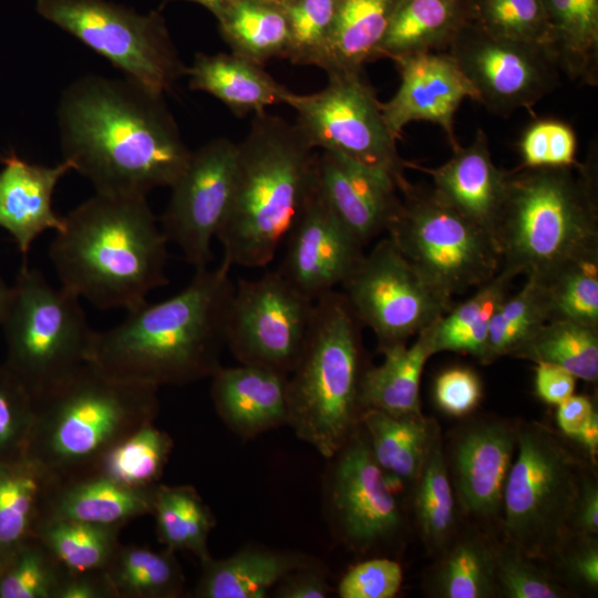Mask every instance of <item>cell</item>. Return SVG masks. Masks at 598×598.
<instances>
[{
  "label": "cell",
  "mask_w": 598,
  "mask_h": 598,
  "mask_svg": "<svg viewBox=\"0 0 598 598\" xmlns=\"http://www.w3.org/2000/svg\"><path fill=\"white\" fill-rule=\"evenodd\" d=\"M421 169L432 177L433 190L445 204L494 237L508 171L494 164L483 130L467 146L453 147L443 165Z\"/></svg>",
  "instance_id": "7402d4cb"
},
{
  "label": "cell",
  "mask_w": 598,
  "mask_h": 598,
  "mask_svg": "<svg viewBox=\"0 0 598 598\" xmlns=\"http://www.w3.org/2000/svg\"><path fill=\"white\" fill-rule=\"evenodd\" d=\"M547 320L542 283L527 277L520 290L507 296L494 313L482 362L512 355Z\"/></svg>",
  "instance_id": "ee69618b"
},
{
  "label": "cell",
  "mask_w": 598,
  "mask_h": 598,
  "mask_svg": "<svg viewBox=\"0 0 598 598\" xmlns=\"http://www.w3.org/2000/svg\"><path fill=\"white\" fill-rule=\"evenodd\" d=\"M518 150L520 167H568L578 162L574 128L557 118H539L523 132Z\"/></svg>",
  "instance_id": "f907efd6"
},
{
  "label": "cell",
  "mask_w": 598,
  "mask_h": 598,
  "mask_svg": "<svg viewBox=\"0 0 598 598\" xmlns=\"http://www.w3.org/2000/svg\"><path fill=\"white\" fill-rule=\"evenodd\" d=\"M156 485L130 488L95 473L54 480L40 522L65 519L123 527L132 519L152 514Z\"/></svg>",
  "instance_id": "d4e9b609"
},
{
  "label": "cell",
  "mask_w": 598,
  "mask_h": 598,
  "mask_svg": "<svg viewBox=\"0 0 598 598\" xmlns=\"http://www.w3.org/2000/svg\"><path fill=\"white\" fill-rule=\"evenodd\" d=\"M54 598H115V594L104 570H66Z\"/></svg>",
  "instance_id": "11a10c76"
},
{
  "label": "cell",
  "mask_w": 598,
  "mask_h": 598,
  "mask_svg": "<svg viewBox=\"0 0 598 598\" xmlns=\"http://www.w3.org/2000/svg\"><path fill=\"white\" fill-rule=\"evenodd\" d=\"M315 301L278 271L240 279L234 288L226 344L243 364L289 374L308 339Z\"/></svg>",
  "instance_id": "5bb4252c"
},
{
  "label": "cell",
  "mask_w": 598,
  "mask_h": 598,
  "mask_svg": "<svg viewBox=\"0 0 598 598\" xmlns=\"http://www.w3.org/2000/svg\"><path fill=\"white\" fill-rule=\"evenodd\" d=\"M431 587L443 598L496 596L494 549L474 536L458 539L436 565Z\"/></svg>",
  "instance_id": "b9f144b4"
},
{
  "label": "cell",
  "mask_w": 598,
  "mask_h": 598,
  "mask_svg": "<svg viewBox=\"0 0 598 598\" xmlns=\"http://www.w3.org/2000/svg\"><path fill=\"white\" fill-rule=\"evenodd\" d=\"M400 0H339L333 30L317 68L362 69L374 60Z\"/></svg>",
  "instance_id": "d6a6232c"
},
{
  "label": "cell",
  "mask_w": 598,
  "mask_h": 598,
  "mask_svg": "<svg viewBox=\"0 0 598 598\" xmlns=\"http://www.w3.org/2000/svg\"><path fill=\"white\" fill-rule=\"evenodd\" d=\"M569 532L582 537H594L598 533V487L596 482L585 473L581 475Z\"/></svg>",
  "instance_id": "9f6ffc18"
},
{
  "label": "cell",
  "mask_w": 598,
  "mask_h": 598,
  "mask_svg": "<svg viewBox=\"0 0 598 598\" xmlns=\"http://www.w3.org/2000/svg\"><path fill=\"white\" fill-rule=\"evenodd\" d=\"M330 588L324 571L311 561L287 574L278 584L279 598H326Z\"/></svg>",
  "instance_id": "db71d44e"
},
{
  "label": "cell",
  "mask_w": 598,
  "mask_h": 598,
  "mask_svg": "<svg viewBox=\"0 0 598 598\" xmlns=\"http://www.w3.org/2000/svg\"><path fill=\"white\" fill-rule=\"evenodd\" d=\"M1 565H2V563H1V560H0V568H1Z\"/></svg>",
  "instance_id": "e7e4bbea"
},
{
  "label": "cell",
  "mask_w": 598,
  "mask_h": 598,
  "mask_svg": "<svg viewBox=\"0 0 598 598\" xmlns=\"http://www.w3.org/2000/svg\"><path fill=\"white\" fill-rule=\"evenodd\" d=\"M574 440L577 441L584 447V450L589 454L592 461L596 460V455L598 452V414L597 412L592 414L589 422L581 430V432L574 437Z\"/></svg>",
  "instance_id": "94428289"
},
{
  "label": "cell",
  "mask_w": 598,
  "mask_h": 598,
  "mask_svg": "<svg viewBox=\"0 0 598 598\" xmlns=\"http://www.w3.org/2000/svg\"><path fill=\"white\" fill-rule=\"evenodd\" d=\"M363 424L374 460L390 483L416 481L437 430L422 414L395 416L365 409Z\"/></svg>",
  "instance_id": "4dcf8cb0"
},
{
  "label": "cell",
  "mask_w": 598,
  "mask_h": 598,
  "mask_svg": "<svg viewBox=\"0 0 598 598\" xmlns=\"http://www.w3.org/2000/svg\"><path fill=\"white\" fill-rule=\"evenodd\" d=\"M66 573L35 536L17 548L0 568V598H54Z\"/></svg>",
  "instance_id": "f6af8a7d"
},
{
  "label": "cell",
  "mask_w": 598,
  "mask_h": 598,
  "mask_svg": "<svg viewBox=\"0 0 598 598\" xmlns=\"http://www.w3.org/2000/svg\"><path fill=\"white\" fill-rule=\"evenodd\" d=\"M536 279L543 287L547 321L567 320L598 329V256L569 261Z\"/></svg>",
  "instance_id": "7bdbcfd3"
},
{
  "label": "cell",
  "mask_w": 598,
  "mask_h": 598,
  "mask_svg": "<svg viewBox=\"0 0 598 598\" xmlns=\"http://www.w3.org/2000/svg\"><path fill=\"white\" fill-rule=\"evenodd\" d=\"M481 398L480 378L471 369L451 368L435 379V403L448 415L464 416L471 413L478 405Z\"/></svg>",
  "instance_id": "f5cc1de1"
},
{
  "label": "cell",
  "mask_w": 598,
  "mask_h": 598,
  "mask_svg": "<svg viewBox=\"0 0 598 598\" xmlns=\"http://www.w3.org/2000/svg\"><path fill=\"white\" fill-rule=\"evenodd\" d=\"M157 390L85 362L34 399L24 454L54 480L87 474L115 443L155 421Z\"/></svg>",
  "instance_id": "8992f818"
},
{
  "label": "cell",
  "mask_w": 598,
  "mask_h": 598,
  "mask_svg": "<svg viewBox=\"0 0 598 598\" xmlns=\"http://www.w3.org/2000/svg\"><path fill=\"white\" fill-rule=\"evenodd\" d=\"M494 238L501 269L543 278L598 256L597 153L568 167H517L507 174Z\"/></svg>",
  "instance_id": "5b68a950"
},
{
  "label": "cell",
  "mask_w": 598,
  "mask_h": 598,
  "mask_svg": "<svg viewBox=\"0 0 598 598\" xmlns=\"http://www.w3.org/2000/svg\"><path fill=\"white\" fill-rule=\"evenodd\" d=\"M517 455L504 493L507 543L532 558L557 553L567 539L582 473L577 458L539 424L517 430Z\"/></svg>",
  "instance_id": "30bf717a"
},
{
  "label": "cell",
  "mask_w": 598,
  "mask_h": 598,
  "mask_svg": "<svg viewBox=\"0 0 598 598\" xmlns=\"http://www.w3.org/2000/svg\"><path fill=\"white\" fill-rule=\"evenodd\" d=\"M549 24L547 49L560 72L598 84V0H543Z\"/></svg>",
  "instance_id": "f546056e"
},
{
  "label": "cell",
  "mask_w": 598,
  "mask_h": 598,
  "mask_svg": "<svg viewBox=\"0 0 598 598\" xmlns=\"http://www.w3.org/2000/svg\"><path fill=\"white\" fill-rule=\"evenodd\" d=\"M581 537V543L563 555L567 575L591 589L598 586V548L594 537Z\"/></svg>",
  "instance_id": "680465c9"
},
{
  "label": "cell",
  "mask_w": 598,
  "mask_h": 598,
  "mask_svg": "<svg viewBox=\"0 0 598 598\" xmlns=\"http://www.w3.org/2000/svg\"><path fill=\"white\" fill-rule=\"evenodd\" d=\"M515 277L499 271L465 301L450 310L433 324L434 353L465 352L481 362L484 358L488 329L499 305L508 296Z\"/></svg>",
  "instance_id": "e575fe53"
},
{
  "label": "cell",
  "mask_w": 598,
  "mask_h": 598,
  "mask_svg": "<svg viewBox=\"0 0 598 598\" xmlns=\"http://www.w3.org/2000/svg\"><path fill=\"white\" fill-rule=\"evenodd\" d=\"M289 24L287 60L318 66L330 40L339 0H282Z\"/></svg>",
  "instance_id": "7dc6e473"
},
{
  "label": "cell",
  "mask_w": 598,
  "mask_h": 598,
  "mask_svg": "<svg viewBox=\"0 0 598 598\" xmlns=\"http://www.w3.org/2000/svg\"><path fill=\"white\" fill-rule=\"evenodd\" d=\"M230 266L198 269L176 295L127 310L117 326L94 331L89 362L159 388L212 377L220 367L235 283Z\"/></svg>",
  "instance_id": "7a4b0ae2"
},
{
  "label": "cell",
  "mask_w": 598,
  "mask_h": 598,
  "mask_svg": "<svg viewBox=\"0 0 598 598\" xmlns=\"http://www.w3.org/2000/svg\"><path fill=\"white\" fill-rule=\"evenodd\" d=\"M433 324L416 334L411 344L396 343L381 349L383 362L365 369L360 385V403L395 416L420 415V382L427 359L435 354Z\"/></svg>",
  "instance_id": "4316f807"
},
{
  "label": "cell",
  "mask_w": 598,
  "mask_h": 598,
  "mask_svg": "<svg viewBox=\"0 0 598 598\" xmlns=\"http://www.w3.org/2000/svg\"><path fill=\"white\" fill-rule=\"evenodd\" d=\"M285 241L277 270L313 301L341 286L364 256V245L332 213L318 181Z\"/></svg>",
  "instance_id": "ac0fdd59"
},
{
  "label": "cell",
  "mask_w": 598,
  "mask_h": 598,
  "mask_svg": "<svg viewBox=\"0 0 598 598\" xmlns=\"http://www.w3.org/2000/svg\"><path fill=\"white\" fill-rule=\"evenodd\" d=\"M288 375L252 364L219 367L210 388L219 417L244 437L288 424Z\"/></svg>",
  "instance_id": "cb8c5ba5"
},
{
  "label": "cell",
  "mask_w": 598,
  "mask_h": 598,
  "mask_svg": "<svg viewBox=\"0 0 598 598\" xmlns=\"http://www.w3.org/2000/svg\"><path fill=\"white\" fill-rule=\"evenodd\" d=\"M415 482L414 514L420 534L430 549L442 548L454 530L455 505L439 431Z\"/></svg>",
  "instance_id": "60d3db41"
},
{
  "label": "cell",
  "mask_w": 598,
  "mask_h": 598,
  "mask_svg": "<svg viewBox=\"0 0 598 598\" xmlns=\"http://www.w3.org/2000/svg\"><path fill=\"white\" fill-rule=\"evenodd\" d=\"M63 220L49 257L61 286L80 299L131 310L168 282V241L146 197L95 193Z\"/></svg>",
  "instance_id": "3957f363"
},
{
  "label": "cell",
  "mask_w": 598,
  "mask_h": 598,
  "mask_svg": "<svg viewBox=\"0 0 598 598\" xmlns=\"http://www.w3.org/2000/svg\"><path fill=\"white\" fill-rule=\"evenodd\" d=\"M401 82L395 94L380 103L384 121L398 140L405 125L415 121L437 124L452 148L458 143L454 116L465 99L476 94L448 51L422 52L394 60Z\"/></svg>",
  "instance_id": "d6986e66"
},
{
  "label": "cell",
  "mask_w": 598,
  "mask_h": 598,
  "mask_svg": "<svg viewBox=\"0 0 598 598\" xmlns=\"http://www.w3.org/2000/svg\"><path fill=\"white\" fill-rule=\"evenodd\" d=\"M360 326L342 292L318 298L308 339L288 375V424L326 458L343 447L362 412Z\"/></svg>",
  "instance_id": "52a82bcc"
},
{
  "label": "cell",
  "mask_w": 598,
  "mask_h": 598,
  "mask_svg": "<svg viewBox=\"0 0 598 598\" xmlns=\"http://www.w3.org/2000/svg\"><path fill=\"white\" fill-rule=\"evenodd\" d=\"M34 410L35 401L29 389L0 364V461L24 455Z\"/></svg>",
  "instance_id": "681fc988"
},
{
  "label": "cell",
  "mask_w": 598,
  "mask_h": 598,
  "mask_svg": "<svg viewBox=\"0 0 598 598\" xmlns=\"http://www.w3.org/2000/svg\"><path fill=\"white\" fill-rule=\"evenodd\" d=\"M576 377L555 364L538 362L535 373L537 395L548 404L558 405L574 394Z\"/></svg>",
  "instance_id": "6f0895ef"
},
{
  "label": "cell",
  "mask_w": 598,
  "mask_h": 598,
  "mask_svg": "<svg viewBox=\"0 0 598 598\" xmlns=\"http://www.w3.org/2000/svg\"><path fill=\"white\" fill-rule=\"evenodd\" d=\"M447 51L473 86L476 102L502 117L529 110L560 83V70L546 47L495 37L473 21Z\"/></svg>",
  "instance_id": "9a60e30c"
},
{
  "label": "cell",
  "mask_w": 598,
  "mask_h": 598,
  "mask_svg": "<svg viewBox=\"0 0 598 598\" xmlns=\"http://www.w3.org/2000/svg\"><path fill=\"white\" fill-rule=\"evenodd\" d=\"M217 22L231 53L261 65L287 59L289 24L282 0H235Z\"/></svg>",
  "instance_id": "836d02e7"
},
{
  "label": "cell",
  "mask_w": 598,
  "mask_h": 598,
  "mask_svg": "<svg viewBox=\"0 0 598 598\" xmlns=\"http://www.w3.org/2000/svg\"><path fill=\"white\" fill-rule=\"evenodd\" d=\"M54 478L29 456L0 461V560L34 536Z\"/></svg>",
  "instance_id": "1f68e13d"
},
{
  "label": "cell",
  "mask_w": 598,
  "mask_h": 598,
  "mask_svg": "<svg viewBox=\"0 0 598 598\" xmlns=\"http://www.w3.org/2000/svg\"><path fill=\"white\" fill-rule=\"evenodd\" d=\"M517 446V431L499 421L466 427L453 450L455 485L462 507L478 518L503 508V493Z\"/></svg>",
  "instance_id": "44dd1931"
},
{
  "label": "cell",
  "mask_w": 598,
  "mask_h": 598,
  "mask_svg": "<svg viewBox=\"0 0 598 598\" xmlns=\"http://www.w3.org/2000/svg\"><path fill=\"white\" fill-rule=\"evenodd\" d=\"M151 515L165 548L189 551L200 561L210 556L207 540L216 520L193 486L158 483Z\"/></svg>",
  "instance_id": "8d00e7d4"
},
{
  "label": "cell",
  "mask_w": 598,
  "mask_h": 598,
  "mask_svg": "<svg viewBox=\"0 0 598 598\" xmlns=\"http://www.w3.org/2000/svg\"><path fill=\"white\" fill-rule=\"evenodd\" d=\"M402 568L388 558H374L351 567L338 585L341 598H392L402 584Z\"/></svg>",
  "instance_id": "816d5d0a"
},
{
  "label": "cell",
  "mask_w": 598,
  "mask_h": 598,
  "mask_svg": "<svg viewBox=\"0 0 598 598\" xmlns=\"http://www.w3.org/2000/svg\"><path fill=\"white\" fill-rule=\"evenodd\" d=\"M334 456L330 503L343 538L363 550L393 537L402 525L400 505L368 439L353 431Z\"/></svg>",
  "instance_id": "e0dca14e"
},
{
  "label": "cell",
  "mask_w": 598,
  "mask_h": 598,
  "mask_svg": "<svg viewBox=\"0 0 598 598\" xmlns=\"http://www.w3.org/2000/svg\"><path fill=\"white\" fill-rule=\"evenodd\" d=\"M386 233L401 254L439 292L452 299L501 269L494 237L445 204L433 188L405 179Z\"/></svg>",
  "instance_id": "9c48e42d"
},
{
  "label": "cell",
  "mask_w": 598,
  "mask_h": 598,
  "mask_svg": "<svg viewBox=\"0 0 598 598\" xmlns=\"http://www.w3.org/2000/svg\"><path fill=\"white\" fill-rule=\"evenodd\" d=\"M328 84L312 94L289 92L285 104L309 143L393 178L398 188L408 166L398 151L377 94L363 70L327 72Z\"/></svg>",
  "instance_id": "7c38bea8"
},
{
  "label": "cell",
  "mask_w": 598,
  "mask_h": 598,
  "mask_svg": "<svg viewBox=\"0 0 598 598\" xmlns=\"http://www.w3.org/2000/svg\"><path fill=\"white\" fill-rule=\"evenodd\" d=\"M315 150L296 123L254 115L237 144L233 200L216 236L224 264L259 268L274 259L317 187Z\"/></svg>",
  "instance_id": "277c9868"
},
{
  "label": "cell",
  "mask_w": 598,
  "mask_h": 598,
  "mask_svg": "<svg viewBox=\"0 0 598 598\" xmlns=\"http://www.w3.org/2000/svg\"><path fill=\"white\" fill-rule=\"evenodd\" d=\"M340 287L380 350L405 343L452 307V299L433 288L389 237L364 254Z\"/></svg>",
  "instance_id": "4fadbf2b"
},
{
  "label": "cell",
  "mask_w": 598,
  "mask_h": 598,
  "mask_svg": "<svg viewBox=\"0 0 598 598\" xmlns=\"http://www.w3.org/2000/svg\"><path fill=\"white\" fill-rule=\"evenodd\" d=\"M121 529L118 526L48 519L38 524L34 536L64 569L80 573L106 568L121 546Z\"/></svg>",
  "instance_id": "ab89813d"
},
{
  "label": "cell",
  "mask_w": 598,
  "mask_h": 598,
  "mask_svg": "<svg viewBox=\"0 0 598 598\" xmlns=\"http://www.w3.org/2000/svg\"><path fill=\"white\" fill-rule=\"evenodd\" d=\"M173 447L169 434L151 422L110 447L90 473L130 488H148L158 484Z\"/></svg>",
  "instance_id": "74e56055"
},
{
  "label": "cell",
  "mask_w": 598,
  "mask_h": 598,
  "mask_svg": "<svg viewBox=\"0 0 598 598\" xmlns=\"http://www.w3.org/2000/svg\"><path fill=\"white\" fill-rule=\"evenodd\" d=\"M1 163L0 228L11 235L25 261L41 234L63 227V217L53 209L52 196L72 165L64 159L54 166L33 164L14 152L2 156Z\"/></svg>",
  "instance_id": "603a6c76"
},
{
  "label": "cell",
  "mask_w": 598,
  "mask_h": 598,
  "mask_svg": "<svg viewBox=\"0 0 598 598\" xmlns=\"http://www.w3.org/2000/svg\"><path fill=\"white\" fill-rule=\"evenodd\" d=\"M10 287L4 282L0 275V324L3 316V311L6 308L8 295H9Z\"/></svg>",
  "instance_id": "be15d7a7"
},
{
  "label": "cell",
  "mask_w": 598,
  "mask_h": 598,
  "mask_svg": "<svg viewBox=\"0 0 598 598\" xmlns=\"http://www.w3.org/2000/svg\"><path fill=\"white\" fill-rule=\"evenodd\" d=\"M202 563L197 598H264L290 571L310 563L296 553L247 547L236 554Z\"/></svg>",
  "instance_id": "f1b7e54d"
},
{
  "label": "cell",
  "mask_w": 598,
  "mask_h": 598,
  "mask_svg": "<svg viewBox=\"0 0 598 598\" xmlns=\"http://www.w3.org/2000/svg\"><path fill=\"white\" fill-rule=\"evenodd\" d=\"M37 10L148 90L164 94L186 75L158 11L140 14L106 0H38Z\"/></svg>",
  "instance_id": "8fae6325"
},
{
  "label": "cell",
  "mask_w": 598,
  "mask_h": 598,
  "mask_svg": "<svg viewBox=\"0 0 598 598\" xmlns=\"http://www.w3.org/2000/svg\"><path fill=\"white\" fill-rule=\"evenodd\" d=\"M591 401L585 395L573 394L558 404L557 423L564 434L574 439L595 413Z\"/></svg>",
  "instance_id": "91938a15"
},
{
  "label": "cell",
  "mask_w": 598,
  "mask_h": 598,
  "mask_svg": "<svg viewBox=\"0 0 598 598\" xmlns=\"http://www.w3.org/2000/svg\"><path fill=\"white\" fill-rule=\"evenodd\" d=\"M317 181L332 213L363 245L386 230L401 202L393 178L330 152H318Z\"/></svg>",
  "instance_id": "ffe728a7"
},
{
  "label": "cell",
  "mask_w": 598,
  "mask_h": 598,
  "mask_svg": "<svg viewBox=\"0 0 598 598\" xmlns=\"http://www.w3.org/2000/svg\"><path fill=\"white\" fill-rule=\"evenodd\" d=\"M115 598H177L185 577L174 551L122 545L104 569Z\"/></svg>",
  "instance_id": "d590c367"
},
{
  "label": "cell",
  "mask_w": 598,
  "mask_h": 598,
  "mask_svg": "<svg viewBox=\"0 0 598 598\" xmlns=\"http://www.w3.org/2000/svg\"><path fill=\"white\" fill-rule=\"evenodd\" d=\"M0 328L7 348L3 364L34 399L89 362L94 331L80 298L49 283L27 261L9 289Z\"/></svg>",
  "instance_id": "ba28073f"
},
{
  "label": "cell",
  "mask_w": 598,
  "mask_h": 598,
  "mask_svg": "<svg viewBox=\"0 0 598 598\" xmlns=\"http://www.w3.org/2000/svg\"><path fill=\"white\" fill-rule=\"evenodd\" d=\"M473 20V0H400L375 59L447 51Z\"/></svg>",
  "instance_id": "83f0119b"
},
{
  "label": "cell",
  "mask_w": 598,
  "mask_h": 598,
  "mask_svg": "<svg viewBox=\"0 0 598 598\" xmlns=\"http://www.w3.org/2000/svg\"><path fill=\"white\" fill-rule=\"evenodd\" d=\"M513 357L560 367L576 379H598V329L567 320L543 323Z\"/></svg>",
  "instance_id": "f35d334b"
},
{
  "label": "cell",
  "mask_w": 598,
  "mask_h": 598,
  "mask_svg": "<svg viewBox=\"0 0 598 598\" xmlns=\"http://www.w3.org/2000/svg\"><path fill=\"white\" fill-rule=\"evenodd\" d=\"M472 21L495 37L546 48L548 44L549 24L543 0H473Z\"/></svg>",
  "instance_id": "bcb514c9"
},
{
  "label": "cell",
  "mask_w": 598,
  "mask_h": 598,
  "mask_svg": "<svg viewBox=\"0 0 598 598\" xmlns=\"http://www.w3.org/2000/svg\"><path fill=\"white\" fill-rule=\"evenodd\" d=\"M496 594L506 598H560L566 590L533 558L511 544L493 548Z\"/></svg>",
  "instance_id": "c3c4849f"
},
{
  "label": "cell",
  "mask_w": 598,
  "mask_h": 598,
  "mask_svg": "<svg viewBox=\"0 0 598 598\" xmlns=\"http://www.w3.org/2000/svg\"><path fill=\"white\" fill-rule=\"evenodd\" d=\"M58 126L63 159L103 195L146 197L171 187L192 153L164 94L126 78L71 83L59 101Z\"/></svg>",
  "instance_id": "6da1fadb"
},
{
  "label": "cell",
  "mask_w": 598,
  "mask_h": 598,
  "mask_svg": "<svg viewBox=\"0 0 598 598\" xmlns=\"http://www.w3.org/2000/svg\"><path fill=\"white\" fill-rule=\"evenodd\" d=\"M186 75L190 90L213 95L238 117L285 104L290 92L267 73L264 65L231 52L196 53Z\"/></svg>",
  "instance_id": "484cf974"
},
{
  "label": "cell",
  "mask_w": 598,
  "mask_h": 598,
  "mask_svg": "<svg viewBox=\"0 0 598 598\" xmlns=\"http://www.w3.org/2000/svg\"><path fill=\"white\" fill-rule=\"evenodd\" d=\"M237 144L216 137L192 151L188 163L169 187L168 205L159 219L167 239L195 270L213 260L212 240L230 209Z\"/></svg>",
  "instance_id": "2e32d148"
},
{
  "label": "cell",
  "mask_w": 598,
  "mask_h": 598,
  "mask_svg": "<svg viewBox=\"0 0 598 598\" xmlns=\"http://www.w3.org/2000/svg\"><path fill=\"white\" fill-rule=\"evenodd\" d=\"M173 1V0H166ZM198 3L210 11L217 19L235 0H186Z\"/></svg>",
  "instance_id": "6125c7cd"
}]
</instances>
